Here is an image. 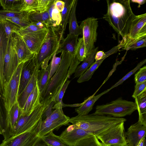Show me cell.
I'll return each mask as SVG.
<instances>
[{
  "mask_svg": "<svg viewBox=\"0 0 146 146\" xmlns=\"http://www.w3.org/2000/svg\"><path fill=\"white\" fill-rule=\"evenodd\" d=\"M107 13L103 18L122 38L127 35L135 15L129 0H108Z\"/></svg>",
  "mask_w": 146,
  "mask_h": 146,
  "instance_id": "obj_1",
  "label": "cell"
},
{
  "mask_svg": "<svg viewBox=\"0 0 146 146\" xmlns=\"http://www.w3.org/2000/svg\"><path fill=\"white\" fill-rule=\"evenodd\" d=\"M126 121V119L122 117L99 115L94 113L72 117L68 122L76 128L90 131L96 136L111 127Z\"/></svg>",
  "mask_w": 146,
  "mask_h": 146,
  "instance_id": "obj_2",
  "label": "cell"
},
{
  "mask_svg": "<svg viewBox=\"0 0 146 146\" xmlns=\"http://www.w3.org/2000/svg\"><path fill=\"white\" fill-rule=\"evenodd\" d=\"M48 31L44 42L38 53L35 55L34 58L36 67L39 69H45L48 63L54 54L58 52L63 35L60 27L51 25L48 27Z\"/></svg>",
  "mask_w": 146,
  "mask_h": 146,
  "instance_id": "obj_3",
  "label": "cell"
},
{
  "mask_svg": "<svg viewBox=\"0 0 146 146\" xmlns=\"http://www.w3.org/2000/svg\"><path fill=\"white\" fill-rule=\"evenodd\" d=\"M62 57L59 67L50 79L44 98L41 102L45 106L54 101L56 95L60 91L64 83L68 78V70L71 64L73 56L68 53L62 52Z\"/></svg>",
  "mask_w": 146,
  "mask_h": 146,
  "instance_id": "obj_4",
  "label": "cell"
},
{
  "mask_svg": "<svg viewBox=\"0 0 146 146\" xmlns=\"http://www.w3.org/2000/svg\"><path fill=\"white\" fill-rule=\"evenodd\" d=\"M137 110L135 102L120 97L110 103L97 106L95 113L100 115L122 117L131 115Z\"/></svg>",
  "mask_w": 146,
  "mask_h": 146,
  "instance_id": "obj_5",
  "label": "cell"
},
{
  "mask_svg": "<svg viewBox=\"0 0 146 146\" xmlns=\"http://www.w3.org/2000/svg\"><path fill=\"white\" fill-rule=\"evenodd\" d=\"M146 38V14L135 15L127 33L122 38L118 45L120 48L127 50L138 40Z\"/></svg>",
  "mask_w": 146,
  "mask_h": 146,
  "instance_id": "obj_6",
  "label": "cell"
},
{
  "mask_svg": "<svg viewBox=\"0 0 146 146\" xmlns=\"http://www.w3.org/2000/svg\"><path fill=\"white\" fill-rule=\"evenodd\" d=\"M46 108L41 102L30 115H21L11 137L29 131L36 127L42 120L43 114Z\"/></svg>",
  "mask_w": 146,
  "mask_h": 146,
  "instance_id": "obj_7",
  "label": "cell"
},
{
  "mask_svg": "<svg viewBox=\"0 0 146 146\" xmlns=\"http://www.w3.org/2000/svg\"><path fill=\"white\" fill-rule=\"evenodd\" d=\"M24 62L19 64L11 80L4 87L3 100L7 113L17 102V94L20 77Z\"/></svg>",
  "mask_w": 146,
  "mask_h": 146,
  "instance_id": "obj_8",
  "label": "cell"
},
{
  "mask_svg": "<svg viewBox=\"0 0 146 146\" xmlns=\"http://www.w3.org/2000/svg\"><path fill=\"white\" fill-rule=\"evenodd\" d=\"M124 123L116 124L96 136L101 141L102 144L105 146H126Z\"/></svg>",
  "mask_w": 146,
  "mask_h": 146,
  "instance_id": "obj_9",
  "label": "cell"
},
{
  "mask_svg": "<svg viewBox=\"0 0 146 146\" xmlns=\"http://www.w3.org/2000/svg\"><path fill=\"white\" fill-rule=\"evenodd\" d=\"M80 26L83 35L87 57L94 48V44L97 40L98 21L97 19L94 17H88L83 21Z\"/></svg>",
  "mask_w": 146,
  "mask_h": 146,
  "instance_id": "obj_10",
  "label": "cell"
},
{
  "mask_svg": "<svg viewBox=\"0 0 146 146\" xmlns=\"http://www.w3.org/2000/svg\"><path fill=\"white\" fill-rule=\"evenodd\" d=\"M19 65L18 57L15 48L13 38L12 35L9 39L4 58V87L11 80Z\"/></svg>",
  "mask_w": 146,
  "mask_h": 146,
  "instance_id": "obj_11",
  "label": "cell"
},
{
  "mask_svg": "<svg viewBox=\"0 0 146 146\" xmlns=\"http://www.w3.org/2000/svg\"><path fill=\"white\" fill-rule=\"evenodd\" d=\"M42 120L31 130L4 139L0 144V146H34L39 138L37 136V132Z\"/></svg>",
  "mask_w": 146,
  "mask_h": 146,
  "instance_id": "obj_12",
  "label": "cell"
},
{
  "mask_svg": "<svg viewBox=\"0 0 146 146\" xmlns=\"http://www.w3.org/2000/svg\"><path fill=\"white\" fill-rule=\"evenodd\" d=\"M93 135L90 131L76 128L72 124L69 126L59 136L67 146H74L80 140Z\"/></svg>",
  "mask_w": 146,
  "mask_h": 146,
  "instance_id": "obj_13",
  "label": "cell"
},
{
  "mask_svg": "<svg viewBox=\"0 0 146 146\" xmlns=\"http://www.w3.org/2000/svg\"><path fill=\"white\" fill-rule=\"evenodd\" d=\"M48 28L30 33L21 37L30 52L35 55L40 48L46 38Z\"/></svg>",
  "mask_w": 146,
  "mask_h": 146,
  "instance_id": "obj_14",
  "label": "cell"
},
{
  "mask_svg": "<svg viewBox=\"0 0 146 146\" xmlns=\"http://www.w3.org/2000/svg\"><path fill=\"white\" fill-rule=\"evenodd\" d=\"M146 124L138 121L132 125L125 132V136L128 146H137L140 141L145 138Z\"/></svg>",
  "mask_w": 146,
  "mask_h": 146,
  "instance_id": "obj_15",
  "label": "cell"
},
{
  "mask_svg": "<svg viewBox=\"0 0 146 146\" xmlns=\"http://www.w3.org/2000/svg\"><path fill=\"white\" fill-rule=\"evenodd\" d=\"M9 39L6 36L1 21H0V92L2 95L4 90V58Z\"/></svg>",
  "mask_w": 146,
  "mask_h": 146,
  "instance_id": "obj_16",
  "label": "cell"
},
{
  "mask_svg": "<svg viewBox=\"0 0 146 146\" xmlns=\"http://www.w3.org/2000/svg\"><path fill=\"white\" fill-rule=\"evenodd\" d=\"M21 115V109L17 102L12 107L7 115V126L5 132L3 135L4 139L11 137L18 120Z\"/></svg>",
  "mask_w": 146,
  "mask_h": 146,
  "instance_id": "obj_17",
  "label": "cell"
},
{
  "mask_svg": "<svg viewBox=\"0 0 146 146\" xmlns=\"http://www.w3.org/2000/svg\"><path fill=\"white\" fill-rule=\"evenodd\" d=\"M34 56L24 63L20 77L17 97L22 92L28 84L36 66Z\"/></svg>",
  "mask_w": 146,
  "mask_h": 146,
  "instance_id": "obj_18",
  "label": "cell"
},
{
  "mask_svg": "<svg viewBox=\"0 0 146 146\" xmlns=\"http://www.w3.org/2000/svg\"><path fill=\"white\" fill-rule=\"evenodd\" d=\"M12 35L14 47L17 54L19 64L22 62H25L35 55L29 49L21 36L15 33Z\"/></svg>",
  "mask_w": 146,
  "mask_h": 146,
  "instance_id": "obj_19",
  "label": "cell"
},
{
  "mask_svg": "<svg viewBox=\"0 0 146 146\" xmlns=\"http://www.w3.org/2000/svg\"><path fill=\"white\" fill-rule=\"evenodd\" d=\"M40 103V92L37 84L28 97L23 108L21 109V116L30 115Z\"/></svg>",
  "mask_w": 146,
  "mask_h": 146,
  "instance_id": "obj_20",
  "label": "cell"
},
{
  "mask_svg": "<svg viewBox=\"0 0 146 146\" xmlns=\"http://www.w3.org/2000/svg\"><path fill=\"white\" fill-rule=\"evenodd\" d=\"M39 69L36 66L32 77L22 92L17 97V102L22 109L26 101L37 84V76Z\"/></svg>",
  "mask_w": 146,
  "mask_h": 146,
  "instance_id": "obj_21",
  "label": "cell"
},
{
  "mask_svg": "<svg viewBox=\"0 0 146 146\" xmlns=\"http://www.w3.org/2000/svg\"><path fill=\"white\" fill-rule=\"evenodd\" d=\"M68 123V122L65 121L54 122L47 117L40 121L37 132V136L41 138L53 131L54 129Z\"/></svg>",
  "mask_w": 146,
  "mask_h": 146,
  "instance_id": "obj_22",
  "label": "cell"
},
{
  "mask_svg": "<svg viewBox=\"0 0 146 146\" xmlns=\"http://www.w3.org/2000/svg\"><path fill=\"white\" fill-rule=\"evenodd\" d=\"M50 68V63L46 69L39 70L37 76V83L40 92V102L42 101L48 84Z\"/></svg>",
  "mask_w": 146,
  "mask_h": 146,
  "instance_id": "obj_23",
  "label": "cell"
},
{
  "mask_svg": "<svg viewBox=\"0 0 146 146\" xmlns=\"http://www.w3.org/2000/svg\"><path fill=\"white\" fill-rule=\"evenodd\" d=\"M108 89L98 95L94 96L93 95L90 96L82 103V105L78 108H76L75 111L78 115H87L91 111L95 102L103 95L109 92Z\"/></svg>",
  "mask_w": 146,
  "mask_h": 146,
  "instance_id": "obj_24",
  "label": "cell"
},
{
  "mask_svg": "<svg viewBox=\"0 0 146 146\" xmlns=\"http://www.w3.org/2000/svg\"><path fill=\"white\" fill-rule=\"evenodd\" d=\"M78 36L68 34L60 45L58 53L63 51L73 56L74 54L76 46L78 40Z\"/></svg>",
  "mask_w": 146,
  "mask_h": 146,
  "instance_id": "obj_25",
  "label": "cell"
},
{
  "mask_svg": "<svg viewBox=\"0 0 146 146\" xmlns=\"http://www.w3.org/2000/svg\"><path fill=\"white\" fill-rule=\"evenodd\" d=\"M98 48V47L94 48L82 63L77 67L74 72V78L79 77L94 63L95 62V56Z\"/></svg>",
  "mask_w": 146,
  "mask_h": 146,
  "instance_id": "obj_26",
  "label": "cell"
},
{
  "mask_svg": "<svg viewBox=\"0 0 146 146\" xmlns=\"http://www.w3.org/2000/svg\"><path fill=\"white\" fill-rule=\"evenodd\" d=\"M139 114L138 121L146 124V91L135 98Z\"/></svg>",
  "mask_w": 146,
  "mask_h": 146,
  "instance_id": "obj_27",
  "label": "cell"
},
{
  "mask_svg": "<svg viewBox=\"0 0 146 146\" xmlns=\"http://www.w3.org/2000/svg\"><path fill=\"white\" fill-rule=\"evenodd\" d=\"M78 0H74L68 19L69 33L78 36L82 33L80 26H79L76 16V8Z\"/></svg>",
  "mask_w": 146,
  "mask_h": 146,
  "instance_id": "obj_28",
  "label": "cell"
},
{
  "mask_svg": "<svg viewBox=\"0 0 146 146\" xmlns=\"http://www.w3.org/2000/svg\"><path fill=\"white\" fill-rule=\"evenodd\" d=\"M28 18L31 23H41L48 27L52 25L48 11L42 13L36 11L29 12Z\"/></svg>",
  "mask_w": 146,
  "mask_h": 146,
  "instance_id": "obj_29",
  "label": "cell"
},
{
  "mask_svg": "<svg viewBox=\"0 0 146 146\" xmlns=\"http://www.w3.org/2000/svg\"><path fill=\"white\" fill-rule=\"evenodd\" d=\"M65 5L62 11L60 13L61 21L60 25L61 34L63 35L70 17L74 0H64L63 1Z\"/></svg>",
  "mask_w": 146,
  "mask_h": 146,
  "instance_id": "obj_30",
  "label": "cell"
},
{
  "mask_svg": "<svg viewBox=\"0 0 146 146\" xmlns=\"http://www.w3.org/2000/svg\"><path fill=\"white\" fill-rule=\"evenodd\" d=\"M106 58H104L100 60L95 61L84 73L80 76L77 80V82L78 83H81L88 81L90 80L95 71Z\"/></svg>",
  "mask_w": 146,
  "mask_h": 146,
  "instance_id": "obj_31",
  "label": "cell"
},
{
  "mask_svg": "<svg viewBox=\"0 0 146 146\" xmlns=\"http://www.w3.org/2000/svg\"><path fill=\"white\" fill-rule=\"evenodd\" d=\"M55 0L48 11L52 25L55 27H60L61 21V13L55 7Z\"/></svg>",
  "mask_w": 146,
  "mask_h": 146,
  "instance_id": "obj_32",
  "label": "cell"
},
{
  "mask_svg": "<svg viewBox=\"0 0 146 146\" xmlns=\"http://www.w3.org/2000/svg\"><path fill=\"white\" fill-rule=\"evenodd\" d=\"M46 28H48V27L42 23H31L27 26L20 28L17 34L22 37L27 34L37 31Z\"/></svg>",
  "mask_w": 146,
  "mask_h": 146,
  "instance_id": "obj_33",
  "label": "cell"
},
{
  "mask_svg": "<svg viewBox=\"0 0 146 146\" xmlns=\"http://www.w3.org/2000/svg\"><path fill=\"white\" fill-rule=\"evenodd\" d=\"M7 115L3 97L0 92V135H3L5 131L7 126Z\"/></svg>",
  "mask_w": 146,
  "mask_h": 146,
  "instance_id": "obj_34",
  "label": "cell"
},
{
  "mask_svg": "<svg viewBox=\"0 0 146 146\" xmlns=\"http://www.w3.org/2000/svg\"><path fill=\"white\" fill-rule=\"evenodd\" d=\"M49 146H68L62 141L59 136L51 132L40 138Z\"/></svg>",
  "mask_w": 146,
  "mask_h": 146,
  "instance_id": "obj_35",
  "label": "cell"
},
{
  "mask_svg": "<svg viewBox=\"0 0 146 146\" xmlns=\"http://www.w3.org/2000/svg\"><path fill=\"white\" fill-rule=\"evenodd\" d=\"M6 35L8 38L14 33L17 34L20 27L15 23L7 20H1Z\"/></svg>",
  "mask_w": 146,
  "mask_h": 146,
  "instance_id": "obj_36",
  "label": "cell"
},
{
  "mask_svg": "<svg viewBox=\"0 0 146 146\" xmlns=\"http://www.w3.org/2000/svg\"><path fill=\"white\" fill-rule=\"evenodd\" d=\"M70 82L69 80H66L63 84L59 92L55 96L54 100L55 104L52 107V109L62 108L64 106V104L62 102V98Z\"/></svg>",
  "mask_w": 146,
  "mask_h": 146,
  "instance_id": "obj_37",
  "label": "cell"
},
{
  "mask_svg": "<svg viewBox=\"0 0 146 146\" xmlns=\"http://www.w3.org/2000/svg\"><path fill=\"white\" fill-rule=\"evenodd\" d=\"M0 4L3 10L19 11L21 0H0Z\"/></svg>",
  "mask_w": 146,
  "mask_h": 146,
  "instance_id": "obj_38",
  "label": "cell"
},
{
  "mask_svg": "<svg viewBox=\"0 0 146 146\" xmlns=\"http://www.w3.org/2000/svg\"><path fill=\"white\" fill-rule=\"evenodd\" d=\"M74 55L80 62L83 61L86 58L85 53V45L82 37L78 39Z\"/></svg>",
  "mask_w": 146,
  "mask_h": 146,
  "instance_id": "obj_39",
  "label": "cell"
},
{
  "mask_svg": "<svg viewBox=\"0 0 146 146\" xmlns=\"http://www.w3.org/2000/svg\"><path fill=\"white\" fill-rule=\"evenodd\" d=\"M100 142L96 135L86 137L77 142L74 146H101Z\"/></svg>",
  "mask_w": 146,
  "mask_h": 146,
  "instance_id": "obj_40",
  "label": "cell"
},
{
  "mask_svg": "<svg viewBox=\"0 0 146 146\" xmlns=\"http://www.w3.org/2000/svg\"><path fill=\"white\" fill-rule=\"evenodd\" d=\"M52 121L55 122L65 121L69 123L70 118L64 113L62 108H58L53 111L48 117Z\"/></svg>",
  "mask_w": 146,
  "mask_h": 146,
  "instance_id": "obj_41",
  "label": "cell"
},
{
  "mask_svg": "<svg viewBox=\"0 0 146 146\" xmlns=\"http://www.w3.org/2000/svg\"><path fill=\"white\" fill-rule=\"evenodd\" d=\"M38 0H21L19 11L30 12L36 11Z\"/></svg>",
  "mask_w": 146,
  "mask_h": 146,
  "instance_id": "obj_42",
  "label": "cell"
},
{
  "mask_svg": "<svg viewBox=\"0 0 146 146\" xmlns=\"http://www.w3.org/2000/svg\"><path fill=\"white\" fill-rule=\"evenodd\" d=\"M6 20L15 23L21 28L27 26L31 23L29 19L28 12L24 15L7 18Z\"/></svg>",
  "mask_w": 146,
  "mask_h": 146,
  "instance_id": "obj_43",
  "label": "cell"
},
{
  "mask_svg": "<svg viewBox=\"0 0 146 146\" xmlns=\"http://www.w3.org/2000/svg\"><path fill=\"white\" fill-rule=\"evenodd\" d=\"M146 62V59H144L139 62L137 66L132 70L128 72L122 78L119 80L113 86H112L109 89H108L109 91H110L113 88H115L118 86L122 84L123 82L130 77L132 75L134 74L137 70L144 64Z\"/></svg>",
  "mask_w": 146,
  "mask_h": 146,
  "instance_id": "obj_44",
  "label": "cell"
},
{
  "mask_svg": "<svg viewBox=\"0 0 146 146\" xmlns=\"http://www.w3.org/2000/svg\"><path fill=\"white\" fill-rule=\"evenodd\" d=\"M27 12H21L19 11L0 10V20H5L7 18H11L24 15Z\"/></svg>",
  "mask_w": 146,
  "mask_h": 146,
  "instance_id": "obj_45",
  "label": "cell"
},
{
  "mask_svg": "<svg viewBox=\"0 0 146 146\" xmlns=\"http://www.w3.org/2000/svg\"><path fill=\"white\" fill-rule=\"evenodd\" d=\"M58 53L56 52L52 57L51 60L50 62V68L49 73V78L50 79L55 74L58 69L61 62L62 54L60 57L56 56V55Z\"/></svg>",
  "mask_w": 146,
  "mask_h": 146,
  "instance_id": "obj_46",
  "label": "cell"
},
{
  "mask_svg": "<svg viewBox=\"0 0 146 146\" xmlns=\"http://www.w3.org/2000/svg\"><path fill=\"white\" fill-rule=\"evenodd\" d=\"M54 0H38L36 12L42 13L48 11Z\"/></svg>",
  "mask_w": 146,
  "mask_h": 146,
  "instance_id": "obj_47",
  "label": "cell"
},
{
  "mask_svg": "<svg viewBox=\"0 0 146 146\" xmlns=\"http://www.w3.org/2000/svg\"><path fill=\"white\" fill-rule=\"evenodd\" d=\"M135 83H140L146 81V66H144L139 69L135 75Z\"/></svg>",
  "mask_w": 146,
  "mask_h": 146,
  "instance_id": "obj_48",
  "label": "cell"
},
{
  "mask_svg": "<svg viewBox=\"0 0 146 146\" xmlns=\"http://www.w3.org/2000/svg\"><path fill=\"white\" fill-rule=\"evenodd\" d=\"M146 91V81L140 83H136L135 89L132 96L134 98L140 95Z\"/></svg>",
  "mask_w": 146,
  "mask_h": 146,
  "instance_id": "obj_49",
  "label": "cell"
},
{
  "mask_svg": "<svg viewBox=\"0 0 146 146\" xmlns=\"http://www.w3.org/2000/svg\"><path fill=\"white\" fill-rule=\"evenodd\" d=\"M80 62L74 55L73 56L71 63L68 70L67 76L68 78H70V76L74 73L76 69Z\"/></svg>",
  "mask_w": 146,
  "mask_h": 146,
  "instance_id": "obj_50",
  "label": "cell"
},
{
  "mask_svg": "<svg viewBox=\"0 0 146 146\" xmlns=\"http://www.w3.org/2000/svg\"><path fill=\"white\" fill-rule=\"evenodd\" d=\"M146 46V38L142 39L136 42L129 47L126 50H134Z\"/></svg>",
  "mask_w": 146,
  "mask_h": 146,
  "instance_id": "obj_51",
  "label": "cell"
},
{
  "mask_svg": "<svg viewBox=\"0 0 146 146\" xmlns=\"http://www.w3.org/2000/svg\"><path fill=\"white\" fill-rule=\"evenodd\" d=\"M64 2L63 1L55 0V7L60 13L61 12L63 11L64 7Z\"/></svg>",
  "mask_w": 146,
  "mask_h": 146,
  "instance_id": "obj_52",
  "label": "cell"
},
{
  "mask_svg": "<svg viewBox=\"0 0 146 146\" xmlns=\"http://www.w3.org/2000/svg\"><path fill=\"white\" fill-rule=\"evenodd\" d=\"M34 146H49L41 138H39Z\"/></svg>",
  "mask_w": 146,
  "mask_h": 146,
  "instance_id": "obj_53",
  "label": "cell"
},
{
  "mask_svg": "<svg viewBox=\"0 0 146 146\" xmlns=\"http://www.w3.org/2000/svg\"><path fill=\"white\" fill-rule=\"evenodd\" d=\"M130 1L133 3H137L138 4V8H139L141 5L144 4L146 1V0H131Z\"/></svg>",
  "mask_w": 146,
  "mask_h": 146,
  "instance_id": "obj_54",
  "label": "cell"
},
{
  "mask_svg": "<svg viewBox=\"0 0 146 146\" xmlns=\"http://www.w3.org/2000/svg\"><path fill=\"white\" fill-rule=\"evenodd\" d=\"M145 140V138L142 139L140 141L137 146H144V141Z\"/></svg>",
  "mask_w": 146,
  "mask_h": 146,
  "instance_id": "obj_55",
  "label": "cell"
},
{
  "mask_svg": "<svg viewBox=\"0 0 146 146\" xmlns=\"http://www.w3.org/2000/svg\"><path fill=\"white\" fill-rule=\"evenodd\" d=\"M144 146H146V140H145L144 144Z\"/></svg>",
  "mask_w": 146,
  "mask_h": 146,
  "instance_id": "obj_56",
  "label": "cell"
},
{
  "mask_svg": "<svg viewBox=\"0 0 146 146\" xmlns=\"http://www.w3.org/2000/svg\"><path fill=\"white\" fill-rule=\"evenodd\" d=\"M101 144H102L101 146H105V145H103L102 144V143H101Z\"/></svg>",
  "mask_w": 146,
  "mask_h": 146,
  "instance_id": "obj_57",
  "label": "cell"
},
{
  "mask_svg": "<svg viewBox=\"0 0 146 146\" xmlns=\"http://www.w3.org/2000/svg\"><path fill=\"white\" fill-rule=\"evenodd\" d=\"M126 146H128L127 145Z\"/></svg>",
  "mask_w": 146,
  "mask_h": 146,
  "instance_id": "obj_58",
  "label": "cell"
},
{
  "mask_svg": "<svg viewBox=\"0 0 146 146\" xmlns=\"http://www.w3.org/2000/svg\"><path fill=\"white\" fill-rule=\"evenodd\" d=\"M0 21H1V20H0Z\"/></svg>",
  "mask_w": 146,
  "mask_h": 146,
  "instance_id": "obj_59",
  "label": "cell"
}]
</instances>
